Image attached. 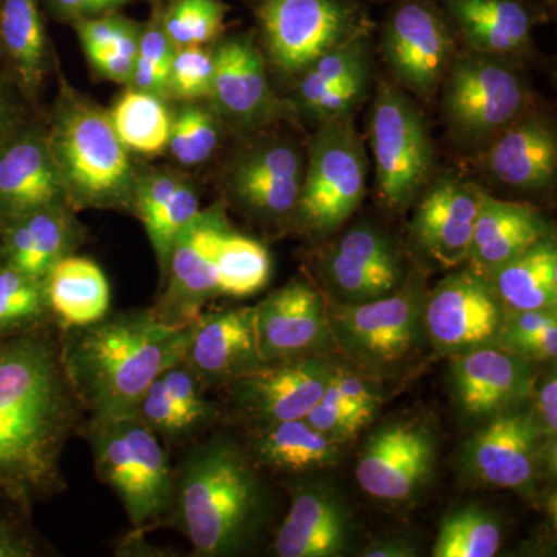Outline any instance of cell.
Instances as JSON below:
<instances>
[{
  "label": "cell",
  "instance_id": "cell-10",
  "mask_svg": "<svg viewBox=\"0 0 557 557\" xmlns=\"http://www.w3.org/2000/svg\"><path fill=\"white\" fill-rule=\"evenodd\" d=\"M260 35L281 75L299 78L322 54L368 30L351 0H258Z\"/></svg>",
  "mask_w": 557,
  "mask_h": 557
},
{
  "label": "cell",
  "instance_id": "cell-17",
  "mask_svg": "<svg viewBox=\"0 0 557 557\" xmlns=\"http://www.w3.org/2000/svg\"><path fill=\"white\" fill-rule=\"evenodd\" d=\"M214 78L209 102L223 126L240 135L255 134L284 112L267 75L265 58L249 35L215 40Z\"/></svg>",
  "mask_w": 557,
  "mask_h": 557
},
{
  "label": "cell",
  "instance_id": "cell-9",
  "mask_svg": "<svg viewBox=\"0 0 557 557\" xmlns=\"http://www.w3.org/2000/svg\"><path fill=\"white\" fill-rule=\"evenodd\" d=\"M369 141L380 199L403 211L423 193L434 170V145L408 95L381 83L370 109Z\"/></svg>",
  "mask_w": 557,
  "mask_h": 557
},
{
  "label": "cell",
  "instance_id": "cell-15",
  "mask_svg": "<svg viewBox=\"0 0 557 557\" xmlns=\"http://www.w3.org/2000/svg\"><path fill=\"white\" fill-rule=\"evenodd\" d=\"M437 440L423 421L388 423L373 432L359 453L357 480L366 494L386 504H406L434 475Z\"/></svg>",
  "mask_w": 557,
  "mask_h": 557
},
{
  "label": "cell",
  "instance_id": "cell-28",
  "mask_svg": "<svg viewBox=\"0 0 557 557\" xmlns=\"http://www.w3.org/2000/svg\"><path fill=\"white\" fill-rule=\"evenodd\" d=\"M2 230L3 263L39 282L78 244V223L69 205L36 209Z\"/></svg>",
  "mask_w": 557,
  "mask_h": 557
},
{
  "label": "cell",
  "instance_id": "cell-45",
  "mask_svg": "<svg viewBox=\"0 0 557 557\" xmlns=\"http://www.w3.org/2000/svg\"><path fill=\"white\" fill-rule=\"evenodd\" d=\"M306 420L319 432L343 445V443L357 437L359 432L368 426L373 418L351 408L341 397L332 381H329L324 394H322L317 406L310 410Z\"/></svg>",
  "mask_w": 557,
  "mask_h": 557
},
{
  "label": "cell",
  "instance_id": "cell-36",
  "mask_svg": "<svg viewBox=\"0 0 557 557\" xmlns=\"http://www.w3.org/2000/svg\"><path fill=\"white\" fill-rule=\"evenodd\" d=\"M502 544V525L496 516L480 507L450 512L435 537L434 557H493Z\"/></svg>",
  "mask_w": 557,
  "mask_h": 557
},
{
  "label": "cell",
  "instance_id": "cell-26",
  "mask_svg": "<svg viewBox=\"0 0 557 557\" xmlns=\"http://www.w3.org/2000/svg\"><path fill=\"white\" fill-rule=\"evenodd\" d=\"M548 236L552 225L539 209L483 193L467 267L487 278L498 267Z\"/></svg>",
  "mask_w": 557,
  "mask_h": 557
},
{
  "label": "cell",
  "instance_id": "cell-42",
  "mask_svg": "<svg viewBox=\"0 0 557 557\" xmlns=\"http://www.w3.org/2000/svg\"><path fill=\"white\" fill-rule=\"evenodd\" d=\"M46 295L42 282L25 276L21 271L0 265V335L28 327L46 317Z\"/></svg>",
  "mask_w": 557,
  "mask_h": 557
},
{
  "label": "cell",
  "instance_id": "cell-12",
  "mask_svg": "<svg viewBox=\"0 0 557 557\" xmlns=\"http://www.w3.org/2000/svg\"><path fill=\"white\" fill-rule=\"evenodd\" d=\"M306 172V152L285 137L259 139L231 161V201L256 222L281 225L295 214Z\"/></svg>",
  "mask_w": 557,
  "mask_h": 557
},
{
  "label": "cell",
  "instance_id": "cell-19",
  "mask_svg": "<svg viewBox=\"0 0 557 557\" xmlns=\"http://www.w3.org/2000/svg\"><path fill=\"white\" fill-rule=\"evenodd\" d=\"M319 271L333 302L361 304L384 298L403 287L401 252L386 231L355 226L322 251Z\"/></svg>",
  "mask_w": 557,
  "mask_h": 557
},
{
  "label": "cell",
  "instance_id": "cell-11",
  "mask_svg": "<svg viewBox=\"0 0 557 557\" xmlns=\"http://www.w3.org/2000/svg\"><path fill=\"white\" fill-rule=\"evenodd\" d=\"M505 318L490 278L467 265L424 296V335L442 357L497 346Z\"/></svg>",
  "mask_w": 557,
  "mask_h": 557
},
{
  "label": "cell",
  "instance_id": "cell-33",
  "mask_svg": "<svg viewBox=\"0 0 557 557\" xmlns=\"http://www.w3.org/2000/svg\"><path fill=\"white\" fill-rule=\"evenodd\" d=\"M341 446L299 418L263 426L255 440V454L260 463L276 471L310 472L335 467Z\"/></svg>",
  "mask_w": 557,
  "mask_h": 557
},
{
  "label": "cell",
  "instance_id": "cell-47",
  "mask_svg": "<svg viewBox=\"0 0 557 557\" xmlns=\"http://www.w3.org/2000/svg\"><path fill=\"white\" fill-rule=\"evenodd\" d=\"M160 380L171 398L197 424V428L207 423L214 413L211 403L205 398L203 391H201L203 383L197 379L196 373L186 366L185 361L164 370Z\"/></svg>",
  "mask_w": 557,
  "mask_h": 557
},
{
  "label": "cell",
  "instance_id": "cell-25",
  "mask_svg": "<svg viewBox=\"0 0 557 557\" xmlns=\"http://www.w3.org/2000/svg\"><path fill=\"white\" fill-rule=\"evenodd\" d=\"M53 205L69 203L46 129L24 124L0 149V226Z\"/></svg>",
  "mask_w": 557,
  "mask_h": 557
},
{
  "label": "cell",
  "instance_id": "cell-34",
  "mask_svg": "<svg viewBox=\"0 0 557 557\" xmlns=\"http://www.w3.org/2000/svg\"><path fill=\"white\" fill-rule=\"evenodd\" d=\"M109 116L129 152L152 157L168 149L172 115L164 98L129 87L109 110Z\"/></svg>",
  "mask_w": 557,
  "mask_h": 557
},
{
  "label": "cell",
  "instance_id": "cell-48",
  "mask_svg": "<svg viewBox=\"0 0 557 557\" xmlns=\"http://www.w3.org/2000/svg\"><path fill=\"white\" fill-rule=\"evenodd\" d=\"M333 386L339 392L344 401L351 408L366 413L370 418L375 417L381 405L379 387L373 383L372 376L366 375L361 370L350 369L335 362L332 372Z\"/></svg>",
  "mask_w": 557,
  "mask_h": 557
},
{
  "label": "cell",
  "instance_id": "cell-8",
  "mask_svg": "<svg viewBox=\"0 0 557 557\" xmlns=\"http://www.w3.org/2000/svg\"><path fill=\"white\" fill-rule=\"evenodd\" d=\"M443 110L453 137L482 145L525 115L531 95L525 81L504 58L472 53L450 62Z\"/></svg>",
  "mask_w": 557,
  "mask_h": 557
},
{
  "label": "cell",
  "instance_id": "cell-51",
  "mask_svg": "<svg viewBox=\"0 0 557 557\" xmlns=\"http://www.w3.org/2000/svg\"><path fill=\"white\" fill-rule=\"evenodd\" d=\"M129 2L131 0H47L51 13L70 22L109 13Z\"/></svg>",
  "mask_w": 557,
  "mask_h": 557
},
{
  "label": "cell",
  "instance_id": "cell-6",
  "mask_svg": "<svg viewBox=\"0 0 557 557\" xmlns=\"http://www.w3.org/2000/svg\"><path fill=\"white\" fill-rule=\"evenodd\" d=\"M369 160L354 115L318 124L307 145L306 172L292 222L325 237L357 212L368 190Z\"/></svg>",
  "mask_w": 557,
  "mask_h": 557
},
{
  "label": "cell",
  "instance_id": "cell-30",
  "mask_svg": "<svg viewBox=\"0 0 557 557\" xmlns=\"http://www.w3.org/2000/svg\"><path fill=\"white\" fill-rule=\"evenodd\" d=\"M47 307L65 329L95 324L108 314V277L94 260L65 256L42 282Z\"/></svg>",
  "mask_w": 557,
  "mask_h": 557
},
{
  "label": "cell",
  "instance_id": "cell-4",
  "mask_svg": "<svg viewBox=\"0 0 557 557\" xmlns=\"http://www.w3.org/2000/svg\"><path fill=\"white\" fill-rule=\"evenodd\" d=\"M51 160L72 209L132 208L138 175L108 110L61 81L46 129Z\"/></svg>",
  "mask_w": 557,
  "mask_h": 557
},
{
  "label": "cell",
  "instance_id": "cell-31",
  "mask_svg": "<svg viewBox=\"0 0 557 557\" xmlns=\"http://www.w3.org/2000/svg\"><path fill=\"white\" fill-rule=\"evenodd\" d=\"M487 278L507 313L557 309L555 237L539 240L498 267Z\"/></svg>",
  "mask_w": 557,
  "mask_h": 557
},
{
  "label": "cell",
  "instance_id": "cell-38",
  "mask_svg": "<svg viewBox=\"0 0 557 557\" xmlns=\"http://www.w3.org/2000/svg\"><path fill=\"white\" fill-rule=\"evenodd\" d=\"M222 127L225 126L212 106H203L199 101L183 102L172 116L166 150L182 166H200L218 150Z\"/></svg>",
  "mask_w": 557,
  "mask_h": 557
},
{
  "label": "cell",
  "instance_id": "cell-20",
  "mask_svg": "<svg viewBox=\"0 0 557 557\" xmlns=\"http://www.w3.org/2000/svg\"><path fill=\"white\" fill-rule=\"evenodd\" d=\"M483 193L474 183L448 174L435 178L420 194L410 220V237L440 269L467 265Z\"/></svg>",
  "mask_w": 557,
  "mask_h": 557
},
{
  "label": "cell",
  "instance_id": "cell-13",
  "mask_svg": "<svg viewBox=\"0 0 557 557\" xmlns=\"http://www.w3.org/2000/svg\"><path fill=\"white\" fill-rule=\"evenodd\" d=\"M231 226L222 203L201 209L175 242L168 262L163 298L153 309L170 324H190L220 296V255Z\"/></svg>",
  "mask_w": 557,
  "mask_h": 557
},
{
  "label": "cell",
  "instance_id": "cell-40",
  "mask_svg": "<svg viewBox=\"0 0 557 557\" xmlns=\"http://www.w3.org/2000/svg\"><path fill=\"white\" fill-rule=\"evenodd\" d=\"M174 50L164 32L163 7L156 2L149 20L141 24L139 30L137 61L129 87L149 91L166 100L168 78Z\"/></svg>",
  "mask_w": 557,
  "mask_h": 557
},
{
  "label": "cell",
  "instance_id": "cell-24",
  "mask_svg": "<svg viewBox=\"0 0 557 557\" xmlns=\"http://www.w3.org/2000/svg\"><path fill=\"white\" fill-rule=\"evenodd\" d=\"M351 531V512L338 491L325 483H304L293 491L273 552L278 557L341 556L350 544Z\"/></svg>",
  "mask_w": 557,
  "mask_h": 557
},
{
  "label": "cell",
  "instance_id": "cell-49",
  "mask_svg": "<svg viewBox=\"0 0 557 557\" xmlns=\"http://www.w3.org/2000/svg\"><path fill=\"white\" fill-rule=\"evenodd\" d=\"M497 347L530 361H548L557 355V325L528 335H500Z\"/></svg>",
  "mask_w": 557,
  "mask_h": 557
},
{
  "label": "cell",
  "instance_id": "cell-39",
  "mask_svg": "<svg viewBox=\"0 0 557 557\" xmlns=\"http://www.w3.org/2000/svg\"><path fill=\"white\" fill-rule=\"evenodd\" d=\"M223 0H171L163 7V27L174 49L209 46L225 28Z\"/></svg>",
  "mask_w": 557,
  "mask_h": 557
},
{
  "label": "cell",
  "instance_id": "cell-54",
  "mask_svg": "<svg viewBox=\"0 0 557 557\" xmlns=\"http://www.w3.org/2000/svg\"><path fill=\"white\" fill-rule=\"evenodd\" d=\"M28 555H30V552L22 547L20 542L14 541V539L7 536L3 531H0V557H21Z\"/></svg>",
  "mask_w": 557,
  "mask_h": 557
},
{
  "label": "cell",
  "instance_id": "cell-7",
  "mask_svg": "<svg viewBox=\"0 0 557 557\" xmlns=\"http://www.w3.org/2000/svg\"><path fill=\"white\" fill-rule=\"evenodd\" d=\"M424 296L412 284L369 302L327 304L336 354L372 379H388L401 372L426 341Z\"/></svg>",
  "mask_w": 557,
  "mask_h": 557
},
{
  "label": "cell",
  "instance_id": "cell-55",
  "mask_svg": "<svg viewBox=\"0 0 557 557\" xmlns=\"http://www.w3.org/2000/svg\"><path fill=\"white\" fill-rule=\"evenodd\" d=\"M0 54H2V51H0Z\"/></svg>",
  "mask_w": 557,
  "mask_h": 557
},
{
  "label": "cell",
  "instance_id": "cell-46",
  "mask_svg": "<svg viewBox=\"0 0 557 557\" xmlns=\"http://www.w3.org/2000/svg\"><path fill=\"white\" fill-rule=\"evenodd\" d=\"M370 81H372V64H370V58H368V60L355 65L338 84H335L318 101L307 119L319 124L322 121L354 115L355 110L368 95Z\"/></svg>",
  "mask_w": 557,
  "mask_h": 557
},
{
  "label": "cell",
  "instance_id": "cell-50",
  "mask_svg": "<svg viewBox=\"0 0 557 557\" xmlns=\"http://www.w3.org/2000/svg\"><path fill=\"white\" fill-rule=\"evenodd\" d=\"M536 421L547 454L556 453L557 434V381L556 375H549L534 395V408L531 409ZM556 456V454H555ZM552 460V457H549Z\"/></svg>",
  "mask_w": 557,
  "mask_h": 557
},
{
  "label": "cell",
  "instance_id": "cell-16",
  "mask_svg": "<svg viewBox=\"0 0 557 557\" xmlns=\"http://www.w3.org/2000/svg\"><path fill=\"white\" fill-rule=\"evenodd\" d=\"M545 457L547 449L533 413L515 408L487 420L468 440L463 468L469 478L483 485L527 497L536 491Z\"/></svg>",
  "mask_w": 557,
  "mask_h": 557
},
{
  "label": "cell",
  "instance_id": "cell-2",
  "mask_svg": "<svg viewBox=\"0 0 557 557\" xmlns=\"http://www.w3.org/2000/svg\"><path fill=\"white\" fill-rule=\"evenodd\" d=\"M190 324H170L153 310L100 319L78 329L62 355L73 391L94 417L135 416L164 370L185 361Z\"/></svg>",
  "mask_w": 557,
  "mask_h": 557
},
{
  "label": "cell",
  "instance_id": "cell-1",
  "mask_svg": "<svg viewBox=\"0 0 557 557\" xmlns=\"http://www.w3.org/2000/svg\"><path fill=\"white\" fill-rule=\"evenodd\" d=\"M57 355L36 338L0 348V480L25 493L53 490L72 424Z\"/></svg>",
  "mask_w": 557,
  "mask_h": 557
},
{
  "label": "cell",
  "instance_id": "cell-5",
  "mask_svg": "<svg viewBox=\"0 0 557 557\" xmlns=\"http://www.w3.org/2000/svg\"><path fill=\"white\" fill-rule=\"evenodd\" d=\"M89 440L95 465L141 528L157 522L174 507L175 479L159 435L137 416L94 417Z\"/></svg>",
  "mask_w": 557,
  "mask_h": 557
},
{
  "label": "cell",
  "instance_id": "cell-35",
  "mask_svg": "<svg viewBox=\"0 0 557 557\" xmlns=\"http://www.w3.org/2000/svg\"><path fill=\"white\" fill-rule=\"evenodd\" d=\"M368 30L357 33L346 42L319 57L296 81L288 106L296 113L309 116L318 101L359 62L368 60Z\"/></svg>",
  "mask_w": 557,
  "mask_h": 557
},
{
  "label": "cell",
  "instance_id": "cell-29",
  "mask_svg": "<svg viewBox=\"0 0 557 557\" xmlns=\"http://www.w3.org/2000/svg\"><path fill=\"white\" fill-rule=\"evenodd\" d=\"M440 3L475 53L505 58L527 50L531 44L537 14L525 0H440Z\"/></svg>",
  "mask_w": 557,
  "mask_h": 557
},
{
  "label": "cell",
  "instance_id": "cell-18",
  "mask_svg": "<svg viewBox=\"0 0 557 557\" xmlns=\"http://www.w3.org/2000/svg\"><path fill=\"white\" fill-rule=\"evenodd\" d=\"M256 335L265 364L336 354L327 304L310 282L296 278L255 306Z\"/></svg>",
  "mask_w": 557,
  "mask_h": 557
},
{
  "label": "cell",
  "instance_id": "cell-44",
  "mask_svg": "<svg viewBox=\"0 0 557 557\" xmlns=\"http://www.w3.org/2000/svg\"><path fill=\"white\" fill-rule=\"evenodd\" d=\"M135 416L161 438L180 440L199 429L171 398L160 376L139 399Z\"/></svg>",
  "mask_w": 557,
  "mask_h": 557
},
{
  "label": "cell",
  "instance_id": "cell-21",
  "mask_svg": "<svg viewBox=\"0 0 557 557\" xmlns=\"http://www.w3.org/2000/svg\"><path fill=\"white\" fill-rule=\"evenodd\" d=\"M335 361L330 355L265 364L234 381V397L247 416L263 426L299 420L317 406Z\"/></svg>",
  "mask_w": 557,
  "mask_h": 557
},
{
  "label": "cell",
  "instance_id": "cell-37",
  "mask_svg": "<svg viewBox=\"0 0 557 557\" xmlns=\"http://www.w3.org/2000/svg\"><path fill=\"white\" fill-rule=\"evenodd\" d=\"M270 276L269 249L231 228L220 255V296L248 298L265 287Z\"/></svg>",
  "mask_w": 557,
  "mask_h": 557
},
{
  "label": "cell",
  "instance_id": "cell-52",
  "mask_svg": "<svg viewBox=\"0 0 557 557\" xmlns=\"http://www.w3.org/2000/svg\"><path fill=\"white\" fill-rule=\"evenodd\" d=\"M24 126V110L17 101L16 91L5 79L0 78V149Z\"/></svg>",
  "mask_w": 557,
  "mask_h": 557
},
{
  "label": "cell",
  "instance_id": "cell-22",
  "mask_svg": "<svg viewBox=\"0 0 557 557\" xmlns=\"http://www.w3.org/2000/svg\"><path fill=\"white\" fill-rule=\"evenodd\" d=\"M449 359L454 398L469 420H491L533 394L534 362L504 348L483 347Z\"/></svg>",
  "mask_w": 557,
  "mask_h": 557
},
{
  "label": "cell",
  "instance_id": "cell-3",
  "mask_svg": "<svg viewBox=\"0 0 557 557\" xmlns=\"http://www.w3.org/2000/svg\"><path fill=\"white\" fill-rule=\"evenodd\" d=\"M178 527L197 555H237L258 536L267 496L247 457L226 440L189 454L175 480Z\"/></svg>",
  "mask_w": 557,
  "mask_h": 557
},
{
  "label": "cell",
  "instance_id": "cell-41",
  "mask_svg": "<svg viewBox=\"0 0 557 557\" xmlns=\"http://www.w3.org/2000/svg\"><path fill=\"white\" fill-rule=\"evenodd\" d=\"M200 211L197 190L188 182L182 180L170 199L164 201L148 219L143 220L150 245L159 260L161 274L166 271L175 242L182 236L183 231L196 220Z\"/></svg>",
  "mask_w": 557,
  "mask_h": 557
},
{
  "label": "cell",
  "instance_id": "cell-32",
  "mask_svg": "<svg viewBox=\"0 0 557 557\" xmlns=\"http://www.w3.org/2000/svg\"><path fill=\"white\" fill-rule=\"evenodd\" d=\"M0 51L25 98H36L47 69V33L38 0L0 2Z\"/></svg>",
  "mask_w": 557,
  "mask_h": 557
},
{
  "label": "cell",
  "instance_id": "cell-43",
  "mask_svg": "<svg viewBox=\"0 0 557 557\" xmlns=\"http://www.w3.org/2000/svg\"><path fill=\"white\" fill-rule=\"evenodd\" d=\"M214 78V57L208 46L182 47L172 54L168 98L180 102L208 100Z\"/></svg>",
  "mask_w": 557,
  "mask_h": 557
},
{
  "label": "cell",
  "instance_id": "cell-14",
  "mask_svg": "<svg viewBox=\"0 0 557 557\" xmlns=\"http://www.w3.org/2000/svg\"><path fill=\"white\" fill-rule=\"evenodd\" d=\"M453 33L432 0H403L384 22L383 51L399 84L431 98L454 60Z\"/></svg>",
  "mask_w": 557,
  "mask_h": 557
},
{
  "label": "cell",
  "instance_id": "cell-53",
  "mask_svg": "<svg viewBox=\"0 0 557 557\" xmlns=\"http://www.w3.org/2000/svg\"><path fill=\"white\" fill-rule=\"evenodd\" d=\"M417 555V545L410 539L403 536L375 539L361 553V556L366 557H413Z\"/></svg>",
  "mask_w": 557,
  "mask_h": 557
},
{
  "label": "cell",
  "instance_id": "cell-27",
  "mask_svg": "<svg viewBox=\"0 0 557 557\" xmlns=\"http://www.w3.org/2000/svg\"><path fill=\"white\" fill-rule=\"evenodd\" d=\"M483 164L498 183L509 188H548L557 171L555 131L537 116L523 115L493 139Z\"/></svg>",
  "mask_w": 557,
  "mask_h": 557
},
{
  "label": "cell",
  "instance_id": "cell-23",
  "mask_svg": "<svg viewBox=\"0 0 557 557\" xmlns=\"http://www.w3.org/2000/svg\"><path fill=\"white\" fill-rule=\"evenodd\" d=\"M186 366L201 383L225 384L262 366L255 307H233L200 313L193 322Z\"/></svg>",
  "mask_w": 557,
  "mask_h": 557
}]
</instances>
